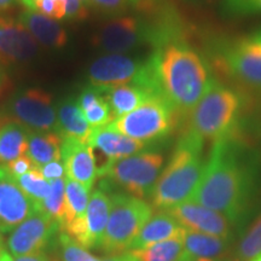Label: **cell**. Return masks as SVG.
<instances>
[{
  "label": "cell",
  "instance_id": "49",
  "mask_svg": "<svg viewBox=\"0 0 261 261\" xmlns=\"http://www.w3.org/2000/svg\"><path fill=\"white\" fill-rule=\"evenodd\" d=\"M225 261H240V260H225Z\"/></svg>",
  "mask_w": 261,
  "mask_h": 261
},
{
  "label": "cell",
  "instance_id": "4",
  "mask_svg": "<svg viewBox=\"0 0 261 261\" xmlns=\"http://www.w3.org/2000/svg\"><path fill=\"white\" fill-rule=\"evenodd\" d=\"M242 108L241 93L214 77L210 89L189 114L188 128L203 140L215 142L237 129Z\"/></svg>",
  "mask_w": 261,
  "mask_h": 261
},
{
  "label": "cell",
  "instance_id": "36",
  "mask_svg": "<svg viewBox=\"0 0 261 261\" xmlns=\"http://www.w3.org/2000/svg\"><path fill=\"white\" fill-rule=\"evenodd\" d=\"M38 169L40 171L42 177L48 181L65 178V168H64L63 162H62V160L48 162L46 165L39 167Z\"/></svg>",
  "mask_w": 261,
  "mask_h": 261
},
{
  "label": "cell",
  "instance_id": "16",
  "mask_svg": "<svg viewBox=\"0 0 261 261\" xmlns=\"http://www.w3.org/2000/svg\"><path fill=\"white\" fill-rule=\"evenodd\" d=\"M169 214L189 231L221 238L230 236V220L219 212L187 201L167 210Z\"/></svg>",
  "mask_w": 261,
  "mask_h": 261
},
{
  "label": "cell",
  "instance_id": "12",
  "mask_svg": "<svg viewBox=\"0 0 261 261\" xmlns=\"http://www.w3.org/2000/svg\"><path fill=\"white\" fill-rule=\"evenodd\" d=\"M61 226L41 211H35L10 232L6 240V249L12 257L44 252L56 241Z\"/></svg>",
  "mask_w": 261,
  "mask_h": 261
},
{
  "label": "cell",
  "instance_id": "28",
  "mask_svg": "<svg viewBox=\"0 0 261 261\" xmlns=\"http://www.w3.org/2000/svg\"><path fill=\"white\" fill-rule=\"evenodd\" d=\"M65 215L64 224L84 217L90 202V190L80 182L73 180L65 175ZM63 228V227H62Z\"/></svg>",
  "mask_w": 261,
  "mask_h": 261
},
{
  "label": "cell",
  "instance_id": "13",
  "mask_svg": "<svg viewBox=\"0 0 261 261\" xmlns=\"http://www.w3.org/2000/svg\"><path fill=\"white\" fill-rule=\"evenodd\" d=\"M110 214V196L103 189H97L90 197L84 217L65 224L62 232L86 249H99Z\"/></svg>",
  "mask_w": 261,
  "mask_h": 261
},
{
  "label": "cell",
  "instance_id": "44",
  "mask_svg": "<svg viewBox=\"0 0 261 261\" xmlns=\"http://www.w3.org/2000/svg\"><path fill=\"white\" fill-rule=\"evenodd\" d=\"M249 38L252 39V40L255 42V44H257L261 47V28L259 29V31L254 32L252 35H249Z\"/></svg>",
  "mask_w": 261,
  "mask_h": 261
},
{
  "label": "cell",
  "instance_id": "14",
  "mask_svg": "<svg viewBox=\"0 0 261 261\" xmlns=\"http://www.w3.org/2000/svg\"><path fill=\"white\" fill-rule=\"evenodd\" d=\"M38 52V42L18 19L0 15V64L17 67L28 63Z\"/></svg>",
  "mask_w": 261,
  "mask_h": 261
},
{
  "label": "cell",
  "instance_id": "20",
  "mask_svg": "<svg viewBox=\"0 0 261 261\" xmlns=\"http://www.w3.org/2000/svg\"><path fill=\"white\" fill-rule=\"evenodd\" d=\"M184 230L185 228L180 226V224L167 211H159L156 214L151 215V218L142 227L129 250L140 249L162 241L179 237Z\"/></svg>",
  "mask_w": 261,
  "mask_h": 261
},
{
  "label": "cell",
  "instance_id": "37",
  "mask_svg": "<svg viewBox=\"0 0 261 261\" xmlns=\"http://www.w3.org/2000/svg\"><path fill=\"white\" fill-rule=\"evenodd\" d=\"M8 171L10 172V174L14 175L15 178L21 177V175L25 174L28 173L31 169H33L35 167L34 163L32 162V160L28 158L27 155L21 156V158L14 160V161L9 162L8 165H4Z\"/></svg>",
  "mask_w": 261,
  "mask_h": 261
},
{
  "label": "cell",
  "instance_id": "46",
  "mask_svg": "<svg viewBox=\"0 0 261 261\" xmlns=\"http://www.w3.org/2000/svg\"><path fill=\"white\" fill-rule=\"evenodd\" d=\"M81 2H83L85 5H86V6H89V8H90V0H81Z\"/></svg>",
  "mask_w": 261,
  "mask_h": 261
},
{
  "label": "cell",
  "instance_id": "25",
  "mask_svg": "<svg viewBox=\"0 0 261 261\" xmlns=\"http://www.w3.org/2000/svg\"><path fill=\"white\" fill-rule=\"evenodd\" d=\"M29 129L12 121L0 125V165L27 155Z\"/></svg>",
  "mask_w": 261,
  "mask_h": 261
},
{
  "label": "cell",
  "instance_id": "32",
  "mask_svg": "<svg viewBox=\"0 0 261 261\" xmlns=\"http://www.w3.org/2000/svg\"><path fill=\"white\" fill-rule=\"evenodd\" d=\"M220 14L227 18L261 15V0H221Z\"/></svg>",
  "mask_w": 261,
  "mask_h": 261
},
{
  "label": "cell",
  "instance_id": "30",
  "mask_svg": "<svg viewBox=\"0 0 261 261\" xmlns=\"http://www.w3.org/2000/svg\"><path fill=\"white\" fill-rule=\"evenodd\" d=\"M65 178L51 181V191L46 200L42 202L40 211L56 220L62 227L65 215Z\"/></svg>",
  "mask_w": 261,
  "mask_h": 261
},
{
  "label": "cell",
  "instance_id": "15",
  "mask_svg": "<svg viewBox=\"0 0 261 261\" xmlns=\"http://www.w3.org/2000/svg\"><path fill=\"white\" fill-rule=\"evenodd\" d=\"M34 212V204L16 178L4 165H0V232L10 233Z\"/></svg>",
  "mask_w": 261,
  "mask_h": 261
},
{
  "label": "cell",
  "instance_id": "1",
  "mask_svg": "<svg viewBox=\"0 0 261 261\" xmlns=\"http://www.w3.org/2000/svg\"><path fill=\"white\" fill-rule=\"evenodd\" d=\"M256 161L237 129L213 142L203 174L191 200L224 214L230 221L242 219L249 208L256 182Z\"/></svg>",
  "mask_w": 261,
  "mask_h": 261
},
{
  "label": "cell",
  "instance_id": "3",
  "mask_svg": "<svg viewBox=\"0 0 261 261\" xmlns=\"http://www.w3.org/2000/svg\"><path fill=\"white\" fill-rule=\"evenodd\" d=\"M203 145L204 140L192 130L182 132L150 196L152 207L167 211L191 200L203 174Z\"/></svg>",
  "mask_w": 261,
  "mask_h": 261
},
{
  "label": "cell",
  "instance_id": "38",
  "mask_svg": "<svg viewBox=\"0 0 261 261\" xmlns=\"http://www.w3.org/2000/svg\"><path fill=\"white\" fill-rule=\"evenodd\" d=\"M2 261H51V260H50V257L47 256L46 253L41 252V253L29 254V255L17 256V257H12L8 253L6 255L2 257Z\"/></svg>",
  "mask_w": 261,
  "mask_h": 261
},
{
  "label": "cell",
  "instance_id": "50",
  "mask_svg": "<svg viewBox=\"0 0 261 261\" xmlns=\"http://www.w3.org/2000/svg\"><path fill=\"white\" fill-rule=\"evenodd\" d=\"M0 261H2V257H0Z\"/></svg>",
  "mask_w": 261,
  "mask_h": 261
},
{
  "label": "cell",
  "instance_id": "41",
  "mask_svg": "<svg viewBox=\"0 0 261 261\" xmlns=\"http://www.w3.org/2000/svg\"><path fill=\"white\" fill-rule=\"evenodd\" d=\"M6 85H8V77H6L4 67L0 64V93L5 90Z\"/></svg>",
  "mask_w": 261,
  "mask_h": 261
},
{
  "label": "cell",
  "instance_id": "35",
  "mask_svg": "<svg viewBox=\"0 0 261 261\" xmlns=\"http://www.w3.org/2000/svg\"><path fill=\"white\" fill-rule=\"evenodd\" d=\"M65 18L69 21H84L89 17V10L81 0H64Z\"/></svg>",
  "mask_w": 261,
  "mask_h": 261
},
{
  "label": "cell",
  "instance_id": "39",
  "mask_svg": "<svg viewBox=\"0 0 261 261\" xmlns=\"http://www.w3.org/2000/svg\"><path fill=\"white\" fill-rule=\"evenodd\" d=\"M104 261H137V260L136 257L132 255V253L126 252L122 254H117V255H112Z\"/></svg>",
  "mask_w": 261,
  "mask_h": 261
},
{
  "label": "cell",
  "instance_id": "9",
  "mask_svg": "<svg viewBox=\"0 0 261 261\" xmlns=\"http://www.w3.org/2000/svg\"><path fill=\"white\" fill-rule=\"evenodd\" d=\"M165 156L155 149L117 160L102 181V188H121L125 194L137 198H150L162 172Z\"/></svg>",
  "mask_w": 261,
  "mask_h": 261
},
{
  "label": "cell",
  "instance_id": "5",
  "mask_svg": "<svg viewBox=\"0 0 261 261\" xmlns=\"http://www.w3.org/2000/svg\"><path fill=\"white\" fill-rule=\"evenodd\" d=\"M109 196V220L99 249L117 255L129 250L142 227L151 218L152 205L125 192H112Z\"/></svg>",
  "mask_w": 261,
  "mask_h": 261
},
{
  "label": "cell",
  "instance_id": "6",
  "mask_svg": "<svg viewBox=\"0 0 261 261\" xmlns=\"http://www.w3.org/2000/svg\"><path fill=\"white\" fill-rule=\"evenodd\" d=\"M182 119L165 97L154 96L109 126L129 138L156 144L167 138Z\"/></svg>",
  "mask_w": 261,
  "mask_h": 261
},
{
  "label": "cell",
  "instance_id": "34",
  "mask_svg": "<svg viewBox=\"0 0 261 261\" xmlns=\"http://www.w3.org/2000/svg\"><path fill=\"white\" fill-rule=\"evenodd\" d=\"M58 243L62 261H102L62 231L58 234Z\"/></svg>",
  "mask_w": 261,
  "mask_h": 261
},
{
  "label": "cell",
  "instance_id": "10",
  "mask_svg": "<svg viewBox=\"0 0 261 261\" xmlns=\"http://www.w3.org/2000/svg\"><path fill=\"white\" fill-rule=\"evenodd\" d=\"M215 63L234 83L261 92V47L249 37L218 42Z\"/></svg>",
  "mask_w": 261,
  "mask_h": 261
},
{
  "label": "cell",
  "instance_id": "31",
  "mask_svg": "<svg viewBox=\"0 0 261 261\" xmlns=\"http://www.w3.org/2000/svg\"><path fill=\"white\" fill-rule=\"evenodd\" d=\"M261 254V214L253 221L237 248L240 261H252Z\"/></svg>",
  "mask_w": 261,
  "mask_h": 261
},
{
  "label": "cell",
  "instance_id": "19",
  "mask_svg": "<svg viewBox=\"0 0 261 261\" xmlns=\"http://www.w3.org/2000/svg\"><path fill=\"white\" fill-rule=\"evenodd\" d=\"M18 21L42 46L62 48L67 45L68 33L57 19L25 10L19 15Z\"/></svg>",
  "mask_w": 261,
  "mask_h": 261
},
{
  "label": "cell",
  "instance_id": "45",
  "mask_svg": "<svg viewBox=\"0 0 261 261\" xmlns=\"http://www.w3.org/2000/svg\"><path fill=\"white\" fill-rule=\"evenodd\" d=\"M182 2L190 3V4H196V3H201V2H203V0H182Z\"/></svg>",
  "mask_w": 261,
  "mask_h": 261
},
{
  "label": "cell",
  "instance_id": "7",
  "mask_svg": "<svg viewBox=\"0 0 261 261\" xmlns=\"http://www.w3.org/2000/svg\"><path fill=\"white\" fill-rule=\"evenodd\" d=\"M163 42L159 19L149 22L144 16L121 15L109 18L93 35L92 45L107 54L125 55L136 48L152 45L155 48Z\"/></svg>",
  "mask_w": 261,
  "mask_h": 261
},
{
  "label": "cell",
  "instance_id": "24",
  "mask_svg": "<svg viewBox=\"0 0 261 261\" xmlns=\"http://www.w3.org/2000/svg\"><path fill=\"white\" fill-rule=\"evenodd\" d=\"M80 109L92 128H100L110 125L114 121L112 110L102 89L87 86L77 97Z\"/></svg>",
  "mask_w": 261,
  "mask_h": 261
},
{
  "label": "cell",
  "instance_id": "43",
  "mask_svg": "<svg viewBox=\"0 0 261 261\" xmlns=\"http://www.w3.org/2000/svg\"><path fill=\"white\" fill-rule=\"evenodd\" d=\"M8 254V249H6V242L4 241V237H3V233L0 232V257H3Z\"/></svg>",
  "mask_w": 261,
  "mask_h": 261
},
{
  "label": "cell",
  "instance_id": "29",
  "mask_svg": "<svg viewBox=\"0 0 261 261\" xmlns=\"http://www.w3.org/2000/svg\"><path fill=\"white\" fill-rule=\"evenodd\" d=\"M16 180L24 194L28 196L29 200L33 202L35 211H40L42 202L46 200L51 191V181L42 177L37 167L31 169L21 177L16 178Z\"/></svg>",
  "mask_w": 261,
  "mask_h": 261
},
{
  "label": "cell",
  "instance_id": "21",
  "mask_svg": "<svg viewBox=\"0 0 261 261\" xmlns=\"http://www.w3.org/2000/svg\"><path fill=\"white\" fill-rule=\"evenodd\" d=\"M57 133L62 137H70L80 142L89 143L93 128L85 119L77 98L68 97L62 99L56 107Z\"/></svg>",
  "mask_w": 261,
  "mask_h": 261
},
{
  "label": "cell",
  "instance_id": "47",
  "mask_svg": "<svg viewBox=\"0 0 261 261\" xmlns=\"http://www.w3.org/2000/svg\"><path fill=\"white\" fill-rule=\"evenodd\" d=\"M252 261H261V254H259L256 257H254Z\"/></svg>",
  "mask_w": 261,
  "mask_h": 261
},
{
  "label": "cell",
  "instance_id": "42",
  "mask_svg": "<svg viewBox=\"0 0 261 261\" xmlns=\"http://www.w3.org/2000/svg\"><path fill=\"white\" fill-rule=\"evenodd\" d=\"M179 261H223L220 259H210V257H194V256H188L182 254L180 260Z\"/></svg>",
  "mask_w": 261,
  "mask_h": 261
},
{
  "label": "cell",
  "instance_id": "17",
  "mask_svg": "<svg viewBox=\"0 0 261 261\" xmlns=\"http://www.w3.org/2000/svg\"><path fill=\"white\" fill-rule=\"evenodd\" d=\"M62 138V162L65 168V175L91 191L96 181L97 172L90 145L70 137Z\"/></svg>",
  "mask_w": 261,
  "mask_h": 261
},
{
  "label": "cell",
  "instance_id": "11",
  "mask_svg": "<svg viewBox=\"0 0 261 261\" xmlns=\"http://www.w3.org/2000/svg\"><path fill=\"white\" fill-rule=\"evenodd\" d=\"M0 117L19 123L29 130L57 132V113L51 94L37 87L12 94L0 107Z\"/></svg>",
  "mask_w": 261,
  "mask_h": 261
},
{
  "label": "cell",
  "instance_id": "2",
  "mask_svg": "<svg viewBox=\"0 0 261 261\" xmlns=\"http://www.w3.org/2000/svg\"><path fill=\"white\" fill-rule=\"evenodd\" d=\"M150 56L162 96L182 117L189 116L214 79L207 61L181 37L165 42Z\"/></svg>",
  "mask_w": 261,
  "mask_h": 261
},
{
  "label": "cell",
  "instance_id": "22",
  "mask_svg": "<svg viewBox=\"0 0 261 261\" xmlns=\"http://www.w3.org/2000/svg\"><path fill=\"white\" fill-rule=\"evenodd\" d=\"M102 90L108 103H109L114 120L133 112L139 106L146 102L149 98L159 96V94L152 93L145 87L136 84L120 85V86L112 87V89Z\"/></svg>",
  "mask_w": 261,
  "mask_h": 261
},
{
  "label": "cell",
  "instance_id": "23",
  "mask_svg": "<svg viewBox=\"0 0 261 261\" xmlns=\"http://www.w3.org/2000/svg\"><path fill=\"white\" fill-rule=\"evenodd\" d=\"M62 142L63 138L57 132L29 130L27 156L37 168L62 160Z\"/></svg>",
  "mask_w": 261,
  "mask_h": 261
},
{
  "label": "cell",
  "instance_id": "26",
  "mask_svg": "<svg viewBox=\"0 0 261 261\" xmlns=\"http://www.w3.org/2000/svg\"><path fill=\"white\" fill-rule=\"evenodd\" d=\"M227 248V240L211 234L198 233L185 228L184 252L182 254L194 257L217 259Z\"/></svg>",
  "mask_w": 261,
  "mask_h": 261
},
{
  "label": "cell",
  "instance_id": "33",
  "mask_svg": "<svg viewBox=\"0 0 261 261\" xmlns=\"http://www.w3.org/2000/svg\"><path fill=\"white\" fill-rule=\"evenodd\" d=\"M145 0H90V8L109 18L126 15L130 9H143Z\"/></svg>",
  "mask_w": 261,
  "mask_h": 261
},
{
  "label": "cell",
  "instance_id": "48",
  "mask_svg": "<svg viewBox=\"0 0 261 261\" xmlns=\"http://www.w3.org/2000/svg\"><path fill=\"white\" fill-rule=\"evenodd\" d=\"M146 3H149V4H155L156 2H159V0H145Z\"/></svg>",
  "mask_w": 261,
  "mask_h": 261
},
{
  "label": "cell",
  "instance_id": "18",
  "mask_svg": "<svg viewBox=\"0 0 261 261\" xmlns=\"http://www.w3.org/2000/svg\"><path fill=\"white\" fill-rule=\"evenodd\" d=\"M87 144L103 150L115 161L139 154L145 150H150L156 145L123 136L117 130L113 129L109 125L100 127V128H94L91 133Z\"/></svg>",
  "mask_w": 261,
  "mask_h": 261
},
{
  "label": "cell",
  "instance_id": "27",
  "mask_svg": "<svg viewBox=\"0 0 261 261\" xmlns=\"http://www.w3.org/2000/svg\"><path fill=\"white\" fill-rule=\"evenodd\" d=\"M184 232L179 237L129 252L137 261H179L184 252Z\"/></svg>",
  "mask_w": 261,
  "mask_h": 261
},
{
  "label": "cell",
  "instance_id": "40",
  "mask_svg": "<svg viewBox=\"0 0 261 261\" xmlns=\"http://www.w3.org/2000/svg\"><path fill=\"white\" fill-rule=\"evenodd\" d=\"M19 0H0V12L8 11L9 9L14 8Z\"/></svg>",
  "mask_w": 261,
  "mask_h": 261
},
{
  "label": "cell",
  "instance_id": "8",
  "mask_svg": "<svg viewBox=\"0 0 261 261\" xmlns=\"http://www.w3.org/2000/svg\"><path fill=\"white\" fill-rule=\"evenodd\" d=\"M90 86L112 89L120 85L136 84L161 96L151 57L138 58L127 55L108 54L98 57L87 69Z\"/></svg>",
  "mask_w": 261,
  "mask_h": 261
}]
</instances>
